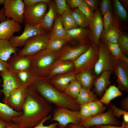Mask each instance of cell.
Returning a JSON list of instances; mask_svg holds the SVG:
<instances>
[{"instance_id": "6da1fadb", "label": "cell", "mask_w": 128, "mask_h": 128, "mask_svg": "<svg viewBox=\"0 0 128 128\" xmlns=\"http://www.w3.org/2000/svg\"><path fill=\"white\" fill-rule=\"evenodd\" d=\"M53 107L31 86L27 88L21 116L14 117L12 122L19 128H32L47 116Z\"/></svg>"}, {"instance_id": "7a4b0ae2", "label": "cell", "mask_w": 128, "mask_h": 128, "mask_svg": "<svg viewBox=\"0 0 128 128\" xmlns=\"http://www.w3.org/2000/svg\"><path fill=\"white\" fill-rule=\"evenodd\" d=\"M30 86L50 104L73 111L80 110V106L75 100L55 88L51 84L49 79L36 78Z\"/></svg>"}, {"instance_id": "3957f363", "label": "cell", "mask_w": 128, "mask_h": 128, "mask_svg": "<svg viewBox=\"0 0 128 128\" xmlns=\"http://www.w3.org/2000/svg\"><path fill=\"white\" fill-rule=\"evenodd\" d=\"M60 52L48 53L44 49L31 56L30 70L37 78H46Z\"/></svg>"}, {"instance_id": "277c9868", "label": "cell", "mask_w": 128, "mask_h": 128, "mask_svg": "<svg viewBox=\"0 0 128 128\" xmlns=\"http://www.w3.org/2000/svg\"><path fill=\"white\" fill-rule=\"evenodd\" d=\"M117 59L110 53L105 41H100L98 59L94 69L96 76L105 71L113 72Z\"/></svg>"}, {"instance_id": "5b68a950", "label": "cell", "mask_w": 128, "mask_h": 128, "mask_svg": "<svg viewBox=\"0 0 128 128\" xmlns=\"http://www.w3.org/2000/svg\"><path fill=\"white\" fill-rule=\"evenodd\" d=\"M98 46L91 43L88 49L73 61L75 74L84 70L94 69L98 57Z\"/></svg>"}, {"instance_id": "8992f818", "label": "cell", "mask_w": 128, "mask_h": 128, "mask_svg": "<svg viewBox=\"0 0 128 128\" xmlns=\"http://www.w3.org/2000/svg\"><path fill=\"white\" fill-rule=\"evenodd\" d=\"M51 120L57 122L58 128H65L69 123L79 124L81 122L79 111L57 107L53 111Z\"/></svg>"}, {"instance_id": "52a82bcc", "label": "cell", "mask_w": 128, "mask_h": 128, "mask_svg": "<svg viewBox=\"0 0 128 128\" xmlns=\"http://www.w3.org/2000/svg\"><path fill=\"white\" fill-rule=\"evenodd\" d=\"M50 39L47 32L31 38L17 54L22 56H32L46 48Z\"/></svg>"}, {"instance_id": "ba28073f", "label": "cell", "mask_w": 128, "mask_h": 128, "mask_svg": "<svg viewBox=\"0 0 128 128\" xmlns=\"http://www.w3.org/2000/svg\"><path fill=\"white\" fill-rule=\"evenodd\" d=\"M48 3L41 2L30 5H26L24 23L37 26L46 13Z\"/></svg>"}, {"instance_id": "9c48e42d", "label": "cell", "mask_w": 128, "mask_h": 128, "mask_svg": "<svg viewBox=\"0 0 128 128\" xmlns=\"http://www.w3.org/2000/svg\"><path fill=\"white\" fill-rule=\"evenodd\" d=\"M5 14L8 19L12 18L20 24L24 23L26 5L22 0H5Z\"/></svg>"}, {"instance_id": "30bf717a", "label": "cell", "mask_w": 128, "mask_h": 128, "mask_svg": "<svg viewBox=\"0 0 128 128\" xmlns=\"http://www.w3.org/2000/svg\"><path fill=\"white\" fill-rule=\"evenodd\" d=\"M0 75L3 81V83L1 85L3 88L0 89V91L4 95L2 102L6 104L11 92L23 86L15 73L10 71L7 69L3 71H0Z\"/></svg>"}, {"instance_id": "8fae6325", "label": "cell", "mask_w": 128, "mask_h": 128, "mask_svg": "<svg viewBox=\"0 0 128 128\" xmlns=\"http://www.w3.org/2000/svg\"><path fill=\"white\" fill-rule=\"evenodd\" d=\"M24 24V28L22 33L18 36L13 35L9 40L14 47L23 46L27 41L31 38L47 32L37 26L27 23Z\"/></svg>"}, {"instance_id": "7c38bea8", "label": "cell", "mask_w": 128, "mask_h": 128, "mask_svg": "<svg viewBox=\"0 0 128 128\" xmlns=\"http://www.w3.org/2000/svg\"><path fill=\"white\" fill-rule=\"evenodd\" d=\"M79 124L90 128L100 125H111L119 126L121 122L112 114L109 108L106 112L92 116L87 120L82 121Z\"/></svg>"}, {"instance_id": "4fadbf2b", "label": "cell", "mask_w": 128, "mask_h": 128, "mask_svg": "<svg viewBox=\"0 0 128 128\" xmlns=\"http://www.w3.org/2000/svg\"><path fill=\"white\" fill-rule=\"evenodd\" d=\"M116 77L118 87L121 91L128 92V63L117 59L113 71Z\"/></svg>"}, {"instance_id": "5bb4252c", "label": "cell", "mask_w": 128, "mask_h": 128, "mask_svg": "<svg viewBox=\"0 0 128 128\" xmlns=\"http://www.w3.org/2000/svg\"><path fill=\"white\" fill-rule=\"evenodd\" d=\"M6 62L7 65V69L14 73L30 70L31 56H22L17 53L11 56Z\"/></svg>"}, {"instance_id": "9a60e30c", "label": "cell", "mask_w": 128, "mask_h": 128, "mask_svg": "<svg viewBox=\"0 0 128 128\" xmlns=\"http://www.w3.org/2000/svg\"><path fill=\"white\" fill-rule=\"evenodd\" d=\"M90 44L79 45L74 46H64L60 51L58 59L73 61L88 49Z\"/></svg>"}, {"instance_id": "2e32d148", "label": "cell", "mask_w": 128, "mask_h": 128, "mask_svg": "<svg viewBox=\"0 0 128 128\" xmlns=\"http://www.w3.org/2000/svg\"><path fill=\"white\" fill-rule=\"evenodd\" d=\"M89 26L92 43L98 46L100 38L104 27L102 15L100 10L96 9L95 10Z\"/></svg>"}, {"instance_id": "e0dca14e", "label": "cell", "mask_w": 128, "mask_h": 128, "mask_svg": "<svg viewBox=\"0 0 128 128\" xmlns=\"http://www.w3.org/2000/svg\"><path fill=\"white\" fill-rule=\"evenodd\" d=\"M67 41H73L78 45L92 43L89 31L81 27L67 31Z\"/></svg>"}, {"instance_id": "ac0fdd59", "label": "cell", "mask_w": 128, "mask_h": 128, "mask_svg": "<svg viewBox=\"0 0 128 128\" xmlns=\"http://www.w3.org/2000/svg\"><path fill=\"white\" fill-rule=\"evenodd\" d=\"M28 87L23 86L13 91L9 96L6 104L15 111L22 110Z\"/></svg>"}, {"instance_id": "d6986e66", "label": "cell", "mask_w": 128, "mask_h": 128, "mask_svg": "<svg viewBox=\"0 0 128 128\" xmlns=\"http://www.w3.org/2000/svg\"><path fill=\"white\" fill-rule=\"evenodd\" d=\"M20 24L10 18L0 23V39L9 40L15 32L21 31Z\"/></svg>"}, {"instance_id": "ffe728a7", "label": "cell", "mask_w": 128, "mask_h": 128, "mask_svg": "<svg viewBox=\"0 0 128 128\" xmlns=\"http://www.w3.org/2000/svg\"><path fill=\"white\" fill-rule=\"evenodd\" d=\"M76 74L73 71L55 76L49 79L52 85L59 91L63 92L70 82L75 78Z\"/></svg>"}, {"instance_id": "44dd1931", "label": "cell", "mask_w": 128, "mask_h": 128, "mask_svg": "<svg viewBox=\"0 0 128 128\" xmlns=\"http://www.w3.org/2000/svg\"><path fill=\"white\" fill-rule=\"evenodd\" d=\"M74 68L73 61L63 60L58 59L54 62L46 79H49L55 76L73 71Z\"/></svg>"}, {"instance_id": "7402d4cb", "label": "cell", "mask_w": 128, "mask_h": 128, "mask_svg": "<svg viewBox=\"0 0 128 128\" xmlns=\"http://www.w3.org/2000/svg\"><path fill=\"white\" fill-rule=\"evenodd\" d=\"M112 73L108 71L103 72L93 81V92L100 97H102L110 83Z\"/></svg>"}, {"instance_id": "603a6c76", "label": "cell", "mask_w": 128, "mask_h": 128, "mask_svg": "<svg viewBox=\"0 0 128 128\" xmlns=\"http://www.w3.org/2000/svg\"><path fill=\"white\" fill-rule=\"evenodd\" d=\"M48 10L43 19L37 26L47 32L52 28L57 12L55 3L51 1L48 4Z\"/></svg>"}, {"instance_id": "cb8c5ba5", "label": "cell", "mask_w": 128, "mask_h": 128, "mask_svg": "<svg viewBox=\"0 0 128 128\" xmlns=\"http://www.w3.org/2000/svg\"><path fill=\"white\" fill-rule=\"evenodd\" d=\"M18 49L13 46L9 40L0 39V59L6 62L12 54L17 53Z\"/></svg>"}, {"instance_id": "d4e9b609", "label": "cell", "mask_w": 128, "mask_h": 128, "mask_svg": "<svg viewBox=\"0 0 128 128\" xmlns=\"http://www.w3.org/2000/svg\"><path fill=\"white\" fill-rule=\"evenodd\" d=\"M75 78L82 87L90 89L95 79L91 71L84 70L76 74Z\"/></svg>"}, {"instance_id": "484cf974", "label": "cell", "mask_w": 128, "mask_h": 128, "mask_svg": "<svg viewBox=\"0 0 128 128\" xmlns=\"http://www.w3.org/2000/svg\"><path fill=\"white\" fill-rule=\"evenodd\" d=\"M1 93L0 91V95ZM22 114V111H15L7 104L0 102V119L2 120L9 123L12 122V118L21 116Z\"/></svg>"}, {"instance_id": "4316f807", "label": "cell", "mask_w": 128, "mask_h": 128, "mask_svg": "<svg viewBox=\"0 0 128 128\" xmlns=\"http://www.w3.org/2000/svg\"><path fill=\"white\" fill-rule=\"evenodd\" d=\"M97 95L90 89L82 87L78 96L75 100L77 104L81 106L98 100Z\"/></svg>"}, {"instance_id": "83f0119b", "label": "cell", "mask_w": 128, "mask_h": 128, "mask_svg": "<svg viewBox=\"0 0 128 128\" xmlns=\"http://www.w3.org/2000/svg\"><path fill=\"white\" fill-rule=\"evenodd\" d=\"M49 35L50 38H59L67 41V31L63 26L61 16H59L55 20L52 31Z\"/></svg>"}, {"instance_id": "f1b7e54d", "label": "cell", "mask_w": 128, "mask_h": 128, "mask_svg": "<svg viewBox=\"0 0 128 128\" xmlns=\"http://www.w3.org/2000/svg\"><path fill=\"white\" fill-rule=\"evenodd\" d=\"M121 32L118 23L114 21L108 29L105 32L104 41L117 43Z\"/></svg>"}, {"instance_id": "f546056e", "label": "cell", "mask_w": 128, "mask_h": 128, "mask_svg": "<svg viewBox=\"0 0 128 128\" xmlns=\"http://www.w3.org/2000/svg\"><path fill=\"white\" fill-rule=\"evenodd\" d=\"M122 95L121 91L114 85H111L107 88L100 101L103 104L108 105L113 99Z\"/></svg>"}, {"instance_id": "4dcf8cb0", "label": "cell", "mask_w": 128, "mask_h": 128, "mask_svg": "<svg viewBox=\"0 0 128 128\" xmlns=\"http://www.w3.org/2000/svg\"><path fill=\"white\" fill-rule=\"evenodd\" d=\"M66 40L59 38H50L47 46L45 50L48 53L60 52L67 43Z\"/></svg>"}, {"instance_id": "1f68e13d", "label": "cell", "mask_w": 128, "mask_h": 128, "mask_svg": "<svg viewBox=\"0 0 128 128\" xmlns=\"http://www.w3.org/2000/svg\"><path fill=\"white\" fill-rule=\"evenodd\" d=\"M82 87L81 85L75 79L70 82L63 92L70 98L75 100Z\"/></svg>"}, {"instance_id": "d6a6232c", "label": "cell", "mask_w": 128, "mask_h": 128, "mask_svg": "<svg viewBox=\"0 0 128 128\" xmlns=\"http://www.w3.org/2000/svg\"><path fill=\"white\" fill-rule=\"evenodd\" d=\"M15 73L23 86H29L37 78L30 69L23 70Z\"/></svg>"}, {"instance_id": "836d02e7", "label": "cell", "mask_w": 128, "mask_h": 128, "mask_svg": "<svg viewBox=\"0 0 128 128\" xmlns=\"http://www.w3.org/2000/svg\"><path fill=\"white\" fill-rule=\"evenodd\" d=\"M111 55L116 59L128 63V58L123 53L118 43L104 41Z\"/></svg>"}, {"instance_id": "e575fe53", "label": "cell", "mask_w": 128, "mask_h": 128, "mask_svg": "<svg viewBox=\"0 0 128 128\" xmlns=\"http://www.w3.org/2000/svg\"><path fill=\"white\" fill-rule=\"evenodd\" d=\"M71 13L76 24L78 27L85 28L89 26L90 22L78 9H75Z\"/></svg>"}, {"instance_id": "d590c367", "label": "cell", "mask_w": 128, "mask_h": 128, "mask_svg": "<svg viewBox=\"0 0 128 128\" xmlns=\"http://www.w3.org/2000/svg\"><path fill=\"white\" fill-rule=\"evenodd\" d=\"M71 12L66 13L61 16L63 26L66 31L78 27L75 22Z\"/></svg>"}, {"instance_id": "8d00e7d4", "label": "cell", "mask_w": 128, "mask_h": 128, "mask_svg": "<svg viewBox=\"0 0 128 128\" xmlns=\"http://www.w3.org/2000/svg\"><path fill=\"white\" fill-rule=\"evenodd\" d=\"M99 100L87 104L92 116L104 112L106 107Z\"/></svg>"}, {"instance_id": "74e56055", "label": "cell", "mask_w": 128, "mask_h": 128, "mask_svg": "<svg viewBox=\"0 0 128 128\" xmlns=\"http://www.w3.org/2000/svg\"><path fill=\"white\" fill-rule=\"evenodd\" d=\"M117 43L124 55L128 56V37L121 32L119 37Z\"/></svg>"}, {"instance_id": "f35d334b", "label": "cell", "mask_w": 128, "mask_h": 128, "mask_svg": "<svg viewBox=\"0 0 128 128\" xmlns=\"http://www.w3.org/2000/svg\"><path fill=\"white\" fill-rule=\"evenodd\" d=\"M78 7V9L90 22L94 15V11L88 6L83 0Z\"/></svg>"}, {"instance_id": "ab89813d", "label": "cell", "mask_w": 128, "mask_h": 128, "mask_svg": "<svg viewBox=\"0 0 128 128\" xmlns=\"http://www.w3.org/2000/svg\"><path fill=\"white\" fill-rule=\"evenodd\" d=\"M55 1L57 13L60 16L66 13L72 12L65 0H55Z\"/></svg>"}, {"instance_id": "60d3db41", "label": "cell", "mask_w": 128, "mask_h": 128, "mask_svg": "<svg viewBox=\"0 0 128 128\" xmlns=\"http://www.w3.org/2000/svg\"><path fill=\"white\" fill-rule=\"evenodd\" d=\"M114 6L116 13L121 19L125 20L127 19V14L125 9L118 0H114Z\"/></svg>"}, {"instance_id": "b9f144b4", "label": "cell", "mask_w": 128, "mask_h": 128, "mask_svg": "<svg viewBox=\"0 0 128 128\" xmlns=\"http://www.w3.org/2000/svg\"><path fill=\"white\" fill-rule=\"evenodd\" d=\"M79 111L81 122L87 120L92 116L87 104L81 105Z\"/></svg>"}, {"instance_id": "7bdbcfd3", "label": "cell", "mask_w": 128, "mask_h": 128, "mask_svg": "<svg viewBox=\"0 0 128 128\" xmlns=\"http://www.w3.org/2000/svg\"><path fill=\"white\" fill-rule=\"evenodd\" d=\"M103 18L105 32L106 31L114 21L113 13L111 10L109 11L103 15Z\"/></svg>"}, {"instance_id": "ee69618b", "label": "cell", "mask_w": 128, "mask_h": 128, "mask_svg": "<svg viewBox=\"0 0 128 128\" xmlns=\"http://www.w3.org/2000/svg\"><path fill=\"white\" fill-rule=\"evenodd\" d=\"M112 114L116 118H119L122 115L128 113V112L124 111L115 105L112 104L110 105V108Z\"/></svg>"}, {"instance_id": "f6af8a7d", "label": "cell", "mask_w": 128, "mask_h": 128, "mask_svg": "<svg viewBox=\"0 0 128 128\" xmlns=\"http://www.w3.org/2000/svg\"><path fill=\"white\" fill-rule=\"evenodd\" d=\"M111 1L109 0H102L100 4L101 12L103 15L107 12L111 10Z\"/></svg>"}, {"instance_id": "bcb514c9", "label": "cell", "mask_w": 128, "mask_h": 128, "mask_svg": "<svg viewBox=\"0 0 128 128\" xmlns=\"http://www.w3.org/2000/svg\"><path fill=\"white\" fill-rule=\"evenodd\" d=\"M52 114H49L47 116L44 118L39 124L32 128H57V122L53 123L47 126H45L43 125L44 122L52 118Z\"/></svg>"}, {"instance_id": "7dc6e473", "label": "cell", "mask_w": 128, "mask_h": 128, "mask_svg": "<svg viewBox=\"0 0 128 128\" xmlns=\"http://www.w3.org/2000/svg\"><path fill=\"white\" fill-rule=\"evenodd\" d=\"M88 6L93 11L96 9L98 0H83Z\"/></svg>"}, {"instance_id": "c3c4849f", "label": "cell", "mask_w": 128, "mask_h": 128, "mask_svg": "<svg viewBox=\"0 0 128 128\" xmlns=\"http://www.w3.org/2000/svg\"><path fill=\"white\" fill-rule=\"evenodd\" d=\"M66 3L72 8L78 7L83 1V0H67Z\"/></svg>"}, {"instance_id": "681fc988", "label": "cell", "mask_w": 128, "mask_h": 128, "mask_svg": "<svg viewBox=\"0 0 128 128\" xmlns=\"http://www.w3.org/2000/svg\"><path fill=\"white\" fill-rule=\"evenodd\" d=\"M23 1L26 5H32L41 2L48 3L51 1L50 0H23Z\"/></svg>"}, {"instance_id": "f907efd6", "label": "cell", "mask_w": 128, "mask_h": 128, "mask_svg": "<svg viewBox=\"0 0 128 128\" xmlns=\"http://www.w3.org/2000/svg\"><path fill=\"white\" fill-rule=\"evenodd\" d=\"M121 109L128 111V96H127L121 100L120 102Z\"/></svg>"}, {"instance_id": "816d5d0a", "label": "cell", "mask_w": 128, "mask_h": 128, "mask_svg": "<svg viewBox=\"0 0 128 128\" xmlns=\"http://www.w3.org/2000/svg\"><path fill=\"white\" fill-rule=\"evenodd\" d=\"M7 19L5 14V10L3 7L0 10V22H3Z\"/></svg>"}, {"instance_id": "f5cc1de1", "label": "cell", "mask_w": 128, "mask_h": 128, "mask_svg": "<svg viewBox=\"0 0 128 128\" xmlns=\"http://www.w3.org/2000/svg\"><path fill=\"white\" fill-rule=\"evenodd\" d=\"M68 128H89L80 124L69 123L67 125Z\"/></svg>"}, {"instance_id": "db71d44e", "label": "cell", "mask_w": 128, "mask_h": 128, "mask_svg": "<svg viewBox=\"0 0 128 128\" xmlns=\"http://www.w3.org/2000/svg\"><path fill=\"white\" fill-rule=\"evenodd\" d=\"M96 126L97 128H123L121 126H117L111 125H100Z\"/></svg>"}, {"instance_id": "11a10c76", "label": "cell", "mask_w": 128, "mask_h": 128, "mask_svg": "<svg viewBox=\"0 0 128 128\" xmlns=\"http://www.w3.org/2000/svg\"><path fill=\"white\" fill-rule=\"evenodd\" d=\"M7 66L6 62L0 59V71H2L7 69Z\"/></svg>"}, {"instance_id": "9f6ffc18", "label": "cell", "mask_w": 128, "mask_h": 128, "mask_svg": "<svg viewBox=\"0 0 128 128\" xmlns=\"http://www.w3.org/2000/svg\"><path fill=\"white\" fill-rule=\"evenodd\" d=\"M6 128H19L18 126L15 123L12 122L8 123Z\"/></svg>"}, {"instance_id": "6f0895ef", "label": "cell", "mask_w": 128, "mask_h": 128, "mask_svg": "<svg viewBox=\"0 0 128 128\" xmlns=\"http://www.w3.org/2000/svg\"><path fill=\"white\" fill-rule=\"evenodd\" d=\"M8 123L0 119V128H6Z\"/></svg>"}, {"instance_id": "680465c9", "label": "cell", "mask_w": 128, "mask_h": 128, "mask_svg": "<svg viewBox=\"0 0 128 128\" xmlns=\"http://www.w3.org/2000/svg\"><path fill=\"white\" fill-rule=\"evenodd\" d=\"M123 121L128 123V113H127L123 116Z\"/></svg>"}, {"instance_id": "91938a15", "label": "cell", "mask_w": 128, "mask_h": 128, "mask_svg": "<svg viewBox=\"0 0 128 128\" xmlns=\"http://www.w3.org/2000/svg\"><path fill=\"white\" fill-rule=\"evenodd\" d=\"M123 128H128V123L123 122L121 126Z\"/></svg>"}, {"instance_id": "94428289", "label": "cell", "mask_w": 128, "mask_h": 128, "mask_svg": "<svg viewBox=\"0 0 128 128\" xmlns=\"http://www.w3.org/2000/svg\"><path fill=\"white\" fill-rule=\"evenodd\" d=\"M5 1V0H0V5H4Z\"/></svg>"}, {"instance_id": "6125c7cd", "label": "cell", "mask_w": 128, "mask_h": 128, "mask_svg": "<svg viewBox=\"0 0 128 128\" xmlns=\"http://www.w3.org/2000/svg\"><path fill=\"white\" fill-rule=\"evenodd\" d=\"M89 128H97L96 126H94L91 127Z\"/></svg>"}, {"instance_id": "be15d7a7", "label": "cell", "mask_w": 128, "mask_h": 128, "mask_svg": "<svg viewBox=\"0 0 128 128\" xmlns=\"http://www.w3.org/2000/svg\"><path fill=\"white\" fill-rule=\"evenodd\" d=\"M2 79H1L0 80V84L2 82Z\"/></svg>"}]
</instances>
